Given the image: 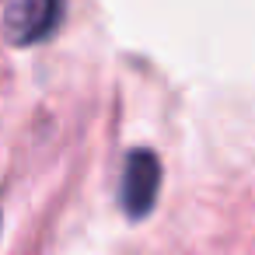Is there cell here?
<instances>
[{
    "mask_svg": "<svg viewBox=\"0 0 255 255\" xmlns=\"http://www.w3.org/2000/svg\"><path fill=\"white\" fill-rule=\"evenodd\" d=\"M67 11V0H7L4 7V35L14 46L46 42Z\"/></svg>",
    "mask_w": 255,
    "mask_h": 255,
    "instance_id": "cell-1",
    "label": "cell"
},
{
    "mask_svg": "<svg viewBox=\"0 0 255 255\" xmlns=\"http://www.w3.org/2000/svg\"><path fill=\"white\" fill-rule=\"evenodd\" d=\"M157 189H161V161L154 150H133L126 157V168H123V185H119V203H123V213L129 220H140L154 210V199H157Z\"/></svg>",
    "mask_w": 255,
    "mask_h": 255,
    "instance_id": "cell-2",
    "label": "cell"
}]
</instances>
